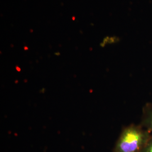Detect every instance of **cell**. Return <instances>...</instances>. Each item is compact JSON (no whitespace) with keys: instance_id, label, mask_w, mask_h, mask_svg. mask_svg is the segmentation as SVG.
Returning <instances> with one entry per match:
<instances>
[{"instance_id":"1","label":"cell","mask_w":152,"mask_h":152,"mask_svg":"<svg viewBox=\"0 0 152 152\" xmlns=\"http://www.w3.org/2000/svg\"><path fill=\"white\" fill-rule=\"evenodd\" d=\"M151 136V132L140 125H130L122 131L114 152H141Z\"/></svg>"},{"instance_id":"2","label":"cell","mask_w":152,"mask_h":152,"mask_svg":"<svg viewBox=\"0 0 152 152\" xmlns=\"http://www.w3.org/2000/svg\"><path fill=\"white\" fill-rule=\"evenodd\" d=\"M143 128L150 132H152V105L147 104L143 109V114L141 125Z\"/></svg>"},{"instance_id":"3","label":"cell","mask_w":152,"mask_h":152,"mask_svg":"<svg viewBox=\"0 0 152 152\" xmlns=\"http://www.w3.org/2000/svg\"><path fill=\"white\" fill-rule=\"evenodd\" d=\"M118 41H120V38L117 36H107L104 38L103 42L100 44V46L103 47L104 46H105L107 44H115L118 42Z\"/></svg>"},{"instance_id":"4","label":"cell","mask_w":152,"mask_h":152,"mask_svg":"<svg viewBox=\"0 0 152 152\" xmlns=\"http://www.w3.org/2000/svg\"><path fill=\"white\" fill-rule=\"evenodd\" d=\"M141 152H152V135Z\"/></svg>"}]
</instances>
